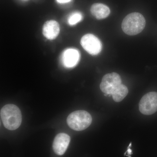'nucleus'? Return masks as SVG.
<instances>
[{
	"mask_svg": "<svg viewBox=\"0 0 157 157\" xmlns=\"http://www.w3.org/2000/svg\"><path fill=\"white\" fill-rule=\"evenodd\" d=\"M1 117L4 126L9 130H16L22 122L20 109L14 104H7L1 110Z\"/></svg>",
	"mask_w": 157,
	"mask_h": 157,
	"instance_id": "f257e3e1",
	"label": "nucleus"
},
{
	"mask_svg": "<svg viewBox=\"0 0 157 157\" xmlns=\"http://www.w3.org/2000/svg\"><path fill=\"white\" fill-rule=\"evenodd\" d=\"M146 24L144 17L141 14L134 12L127 15L122 23L121 27L125 33L135 36L143 30Z\"/></svg>",
	"mask_w": 157,
	"mask_h": 157,
	"instance_id": "f03ea898",
	"label": "nucleus"
},
{
	"mask_svg": "<svg viewBox=\"0 0 157 157\" xmlns=\"http://www.w3.org/2000/svg\"><path fill=\"white\" fill-rule=\"evenodd\" d=\"M92 122L91 116L85 110H77L70 113L67 118L68 126L76 131H81L87 128Z\"/></svg>",
	"mask_w": 157,
	"mask_h": 157,
	"instance_id": "7ed1b4c3",
	"label": "nucleus"
},
{
	"mask_svg": "<svg viewBox=\"0 0 157 157\" xmlns=\"http://www.w3.org/2000/svg\"><path fill=\"white\" fill-rule=\"evenodd\" d=\"M122 84L121 78L116 73H108L103 76L100 84V88L105 96L112 94Z\"/></svg>",
	"mask_w": 157,
	"mask_h": 157,
	"instance_id": "20e7f679",
	"label": "nucleus"
},
{
	"mask_svg": "<svg viewBox=\"0 0 157 157\" xmlns=\"http://www.w3.org/2000/svg\"><path fill=\"white\" fill-rule=\"evenodd\" d=\"M139 109L144 115H151L157 112V93L151 92L144 95L139 102Z\"/></svg>",
	"mask_w": 157,
	"mask_h": 157,
	"instance_id": "39448f33",
	"label": "nucleus"
},
{
	"mask_svg": "<svg viewBox=\"0 0 157 157\" xmlns=\"http://www.w3.org/2000/svg\"><path fill=\"white\" fill-rule=\"evenodd\" d=\"M80 43L85 50L92 55H97L101 52L102 45L101 41L93 34H88L82 38Z\"/></svg>",
	"mask_w": 157,
	"mask_h": 157,
	"instance_id": "423d86ee",
	"label": "nucleus"
},
{
	"mask_svg": "<svg viewBox=\"0 0 157 157\" xmlns=\"http://www.w3.org/2000/svg\"><path fill=\"white\" fill-rule=\"evenodd\" d=\"M70 141V137L69 135L64 133L59 134L54 140L52 145L54 151L59 155H63L69 146Z\"/></svg>",
	"mask_w": 157,
	"mask_h": 157,
	"instance_id": "0eeeda50",
	"label": "nucleus"
},
{
	"mask_svg": "<svg viewBox=\"0 0 157 157\" xmlns=\"http://www.w3.org/2000/svg\"><path fill=\"white\" fill-rule=\"evenodd\" d=\"M80 59V54L78 50L74 48L66 49L62 56V63L65 67L73 68L78 63Z\"/></svg>",
	"mask_w": 157,
	"mask_h": 157,
	"instance_id": "6e6552de",
	"label": "nucleus"
},
{
	"mask_svg": "<svg viewBox=\"0 0 157 157\" xmlns=\"http://www.w3.org/2000/svg\"><path fill=\"white\" fill-rule=\"evenodd\" d=\"M60 32L58 23L54 20L46 21L42 29L43 36L49 40H54L58 36Z\"/></svg>",
	"mask_w": 157,
	"mask_h": 157,
	"instance_id": "1a4fd4ad",
	"label": "nucleus"
},
{
	"mask_svg": "<svg viewBox=\"0 0 157 157\" xmlns=\"http://www.w3.org/2000/svg\"><path fill=\"white\" fill-rule=\"evenodd\" d=\"M91 14L97 19H104L109 16L110 14V9L108 6L101 3H95L91 7Z\"/></svg>",
	"mask_w": 157,
	"mask_h": 157,
	"instance_id": "9d476101",
	"label": "nucleus"
},
{
	"mask_svg": "<svg viewBox=\"0 0 157 157\" xmlns=\"http://www.w3.org/2000/svg\"><path fill=\"white\" fill-rule=\"evenodd\" d=\"M128 93V90L124 85L121 84L112 94L113 99L116 102H120L126 97Z\"/></svg>",
	"mask_w": 157,
	"mask_h": 157,
	"instance_id": "9b49d317",
	"label": "nucleus"
},
{
	"mask_svg": "<svg viewBox=\"0 0 157 157\" xmlns=\"http://www.w3.org/2000/svg\"><path fill=\"white\" fill-rule=\"evenodd\" d=\"M82 19V15L80 12H76L73 13L68 18V23L70 25H74L80 22Z\"/></svg>",
	"mask_w": 157,
	"mask_h": 157,
	"instance_id": "f8f14e48",
	"label": "nucleus"
},
{
	"mask_svg": "<svg viewBox=\"0 0 157 157\" xmlns=\"http://www.w3.org/2000/svg\"><path fill=\"white\" fill-rule=\"evenodd\" d=\"M131 146H132V143L130 144L128 147V150H127L126 152L124 154H125L127 153V156H128L129 157H131V155H132V150L131 149V148H130Z\"/></svg>",
	"mask_w": 157,
	"mask_h": 157,
	"instance_id": "ddd939ff",
	"label": "nucleus"
},
{
	"mask_svg": "<svg viewBox=\"0 0 157 157\" xmlns=\"http://www.w3.org/2000/svg\"><path fill=\"white\" fill-rule=\"evenodd\" d=\"M59 3H66L69 2L71 0H56Z\"/></svg>",
	"mask_w": 157,
	"mask_h": 157,
	"instance_id": "4468645a",
	"label": "nucleus"
}]
</instances>
